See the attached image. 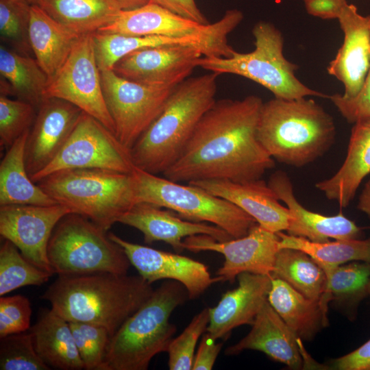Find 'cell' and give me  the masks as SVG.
<instances>
[{
	"label": "cell",
	"instance_id": "cell-14",
	"mask_svg": "<svg viewBox=\"0 0 370 370\" xmlns=\"http://www.w3.org/2000/svg\"><path fill=\"white\" fill-rule=\"evenodd\" d=\"M280 237L256 223L243 237L219 241L206 234L183 241L184 249L192 252L210 251L223 255L225 261L216 274L221 281L232 282L243 272L271 275L279 248Z\"/></svg>",
	"mask_w": 370,
	"mask_h": 370
},
{
	"label": "cell",
	"instance_id": "cell-28",
	"mask_svg": "<svg viewBox=\"0 0 370 370\" xmlns=\"http://www.w3.org/2000/svg\"><path fill=\"white\" fill-rule=\"evenodd\" d=\"M92 35L95 58L100 71L112 69L119 60L133 51L162 45H193L199 47L204 56L221 57L224 55L223 51L217 46L197 38L132 36L101 32Z\"/></svg>",
	"mask_w": 370,
	"mask_h": 370
},
{
	"label": "cell",
	"instance_id": "cell-30",
	"mask_svg": "<svg viewBox=\"0 0 370 370\" xmlns=\"http://www.w3.org/2000/svg\"><path fill=\"white\" fill-rule=\"evenodd\" d=\"M29 130L10 147L0 163V206L58 204L30 178L25 167L24 151Z\"/></svg>",
	"mask_w": 370,
	"mask_h": 370
},
{
	"label": "cell",
	"instance_id": "cell-48",
	"mask_svg": "<svg viewBox=\"0 0 370 370\" xmlns=\"http://www.w3.org/2000/svg\"><path fill=\"white\" fill-rule=\"evenodd\" d=\"M356 208L370 217V179L365 184L358 197Z\"/></svg>",
	"mask_w": 370,
	"mask_h": 370
},
{
	"label": "cell",
	"instance_id": "cell-27",
	"mask_svg": "<svg viewBox=\"0 0 370 370\" xmlns=\"http://www.w3.org/2000/svg\"><path fill=\"white\" fill-rule=\"evenodd\" d=\"M29 332L38 354L49 367L84 369L69 323L51 308L42 313Z\"/></svg>",
	"mask_w": 370,
	"mask_h": 370
},
{
	"label": "cell",
	"instance_id": "cell-13",
	"mask_svg": "<svg viewBox=\"0 0 370 370\" xmlns=\"http://www.w3.org/2000/svg\"><path fill=\"white\" fill-rule=\"evenodd\" d=\"M92 34L78 38L64 65L49 80L45 98L56 97L73 104L115 134L102 90Z\"/></svg>",
	"mask_w": 370,
	"mask_h": 370
},
{
	"label": "cell",
	"instance_id": "cell-45",
	"mask_svg": "<svg viewBox=\"0 0 370 370\" xmlns=\"http://www.w3.org/2000/svg\"><path fill=\"white\" fill-rule=\"evenodd\" d=\"M223 347L222 343H216L206 332L203 334L197 353L195 355L192 369L210 370Z\"/></svg>",
	"mask_w": 370,
	"mask_h": 370
},
{
	"label": "cell",
	"instance_id": "cell-22",
	"mask_svg": "<svg viewBox=\"0 0 370 370\" xmlns=\"http://www.w3.org/2000/svg\"><path fill=\"white\" fill-rule=\"evenodd\" d=\"M210 193L234 204L264 229L272 232L287 230L291 214L280 203L275 192L262 179L234 182L225 180H208L189 182Z\"/></svg>",
	"mask_w": 370,
	"mask_h": 370
},
{
	"label": "cell",
	"instance_id": "cell-19",
	"mask_svg": "<svg viewBox=\"0 0 370 370\" xmlns=\"http://www.w3.org/2000/svg\"><path fill=\"white\" fill-rule=\"evenodd\" d=\"M337 19L344 39L327 71L343 84L342 96L352 98L360 90L370 66V15L360 14L354 5L347 3Z\"/></svg>",
	"mask_w": 370,
	"mask_h": 370
},
{
	"label": "cell",
	"instance_id": "cell-12",
	"mask_svg": "<svg viewBox=\"0 0 370 370\" xmlns=\"http://www.w3.org/2000/svg\"><path fill=\"white\" fill-rule=\"evenodd\" d=\"M100 75L115 135L130 150L159 115L175 86L137 83L118 75L112 69L100 71Z\"/></svg>",
	"mask_w": 370,
	"mask_h": 370
},
{
	"label": "cell",
	"instance_id": "cell-40",
	"mask_svg": "<svg viewBox=\"0 0 370 370\" xmlns=\"http://www.w3.org/2000/svg\"><path fill=\"white\" fill-rule=\"evenodd\" d=\"M210 321L209 308L197 314L177 337L173 338L166 352L170 370H190L198 340L206 332Z\"/></svg>",
	"mask_w": 370,
	"mask_h": 370
},
{
	"label": "cell",
	"instance_id": "cell-11",
	"mask_svg": "<svg viewBox=\"0 0 370 370\" xmlns=\"http://www.w3.org/2000/svg\"><path fill=\"white\" fill-rule=\"evenodd\" d=\"M130 150L99 121L82 112L66 143L53 160L32 180L64 169H102L123 173L135 169Z\"/></svg>",
	"mask_w": 370,
	"mask_h": 370
},
{
	"label": "cell",
	"instance_id": "cell-34",
	"mask_svg": "<svg viewBox=\"0 0 370 370\" xmlns=\"http://www.w3.org/2000/svg\"><path fill=\"white\" fill-rule=\"evenodd\" d=\"M271 276L314 300H319L326 283L323 270L314 260L304 251L292 248L278 250Z\"/></svg>",
	"mask_w": 370,
	"mask_h": 370
},
{
	"label": "cell",
	"instance_id": "cell-41",
	"mask_svg": "<svg viewBox=\"0 0 370 370\" xmlns=\"http://www.w3.org/2000/svg\"><path fill=\"white\" fill-rule=\"evenodd\" d=\"M37 109L20 99L0 96V146L8 149L24 132L30 130Z\"/></svg>",
	"mask_w": 370,
	"mask_h": 370
},
{
	"label": "cell",
	"instance_id": "cell-3",
	"mask_svg": "<svg viewBox=\"0 0 370 370\" xmlns=\"http://www.w3.org/2000/svg\"><path fill=\"white\" fill-rule=\"evenodd\" d=\"M218 74L188 77L130 149L136 168L162 174L181 156L204 114L216 101Z\"/></svg>",
	"mask_w": 370,
	"mask_h": 370
},
{
	"label": "cell",
	"instance_id": "cell-2",
	"mask_svg": "<svg viewBox=\"0 0 370 370\" xmlns=\"http://www.w3.org/2000/svg\"><path fill=\"white\" fill-rule=\"evenodd\" d=\"M153 290L139 275H58L41 297L68 322L103 326L112 337Z\"/></svg>",
	"mask_w": 370,
	"mask_h": 370
},
{
	"label": "cell",
	"instance_id": "cell-15",
	"mask_svg": "<svg viewBox=\"0 0 370 370\" xmlns=\"http://www.w3.org/2000/svg\"><path fill=\"white\" fill-rule=\"evenodd\" d=\"M69 213L71 210L60 204L0 206V234L31 263L54 274L48 258V245L57 224Z\"/></svg>",
	"mask_w": 370,
	"mask_h": 370
},
{
	"label": "cell",
	"instance_id": "cell-32",
	"mask_svg": "<svg viewBox=\"0 0 370 370\" xmlns=\"http://www.w3.org/2000/svg\"><path fill=\"white\" fill-rule=\"evenodd\" d=\"M38 6L79 36L99 31L122 11L115 0H40Z\"/></svg>",
	"mask_w": 370,
	"mask_h": 370
},
{
	"label": "cell",
	"instance_id": "cell-26",
	"mask_svg": "<svg viewBox=\"0 0 370 370\" xmlns=\"http://www.w3.org/2000/svg\"><path fill=\"white\" fill-rule=\"evenodd\" d=\"M79 37L56 21L40 6L32 5L29 44L49 80L64 65Z\"/></svg>",
	"mask_w": 370,
	"mask_h": 370
},
{
	"label": "cell",
	"instance_id": "cell-9",
	"mask_svg": "<svg viewBox=\"0 0 370 370\" xmlns=\"http://www.w3.org/2000/svg\"><path fill=\"white\" fill-rule=\"evenodd\" d=\"M106 233L80 214L64 216L56 226L48 245V258L53 273L127 274L131 263L125 252Z\"/></svg>",
	"mask_w": 370,
	"mask_h": 370
},
{
	"label": "cell",
	"instance_id": "cell-51",
	"mask_svg": "<svg viewBox=\"0 0 370 370\" xmlns=\"http://www.w3.org/2000/svg\"><path fill=\"white\" fill-rule=\"evenodd\" d=\"M368 294H369V296L370 297V280H369V282L368 285Z\"/></svg>",
	"mask_w": 370,
	"mask_h": 370
},
{
	"label": "cell",
	"instance_id": "cell-43",
	"mask_svg": "<svg viewBox=\"0 0 370 370\" xmlns=\"http://www.w3.org/2000/svg\"><path fill=\"white\" fill-rule=\"evenodd\" d=\"M328 98L349 123L370 117V66L364 83L355 97L345 98L341 94H334Z\"/></svg>",
	"mask_w": 370,
	"mask_h": 370
},
{
	"label": "cell",
	"instance_id": "cell-4",
	"mask_svg": "<svg viewBox=\"0 0 370 370\" xmlns=\"http://www.w3.org/2000/svg\"><path fill=\"white\" fill-rule=\"evenodd\" d=\"M257 136L273 160L301 167L330 149L336 127L332 116L313 99L275 97L262 104Z\"/></svg>",
	"mask_w": 370,
	"mask_h": 370
},
{
	"label": "cell",
	"instance_id": "cell-20",
	"mask_svg": "<svg viewBox=\"0 0 370 370\" xmlns=\"http://www.w3.org/2000/svg\"><path fill=\"white\" fill-rule=\"evenodd\" d=\"M162 208L150 203L138 202L120 218L119 223L141 232L145 243L162 241L177 252L184 249L183 241L194 235L206 234L219 241L234 238L217 225L188 221Z\"/></svg>",
	"mask_w": 370,
	"mask_h": 370
},
{
	"label": "cell",
	"instance_id": "cell-44",
	"mask_svg": "<svg viewBox=\"0 0 370 370\" xmlns=\"http://www.w3.org/2000/svg\"><path fill=\"white\" fill-rule=\"evenodd\" d=\"M332 369L370 370V339L356 349L330 362Z\"/></svg>",
	"mask_w": 370,
	"mask_h": 370
},
{
	"label": "cell",
	"instance_id": "cell-35",
	"mask_svg": "<svg viewBox=\"0 0 370 370\" xmlns=\"http://www.w3.org/2000/svg\"><path fill=\"white\" fill-rule=\"evenodd\" d=\"M323 271L326 283L319 299L323 309L328 312V302L336 299L347 305L355 313L359 303L369 296L370 262L353 261Z\"/></svg>",
	"mask_w": 370,
	"mask_h": 370
},
{
	"label": "cell",
	"instance_id": "cell-5",
	"mask_svg": "<svg viewBox=\"0 0 370 370\" xmlns=\"http://www.w3.org/2000/svg\"><path fill=\"white\" fill-rule=\"evenodd\" d=\"M187 298L180 282L164 280L111 337L101 370H147L156 355L166 352L176 332L171 314Z\"/></svg>",
	"mask_w": 370,
	"mask_h": 370
},
{
	"label": "cell",
	"instance_id": "cell-49",
	"mask_svg": "<svg viewBox=\"0 0 370 370\" xmlns=\"http://www.w3.org/2000/svg\"><path fill=\"white\" fill-rule=\"evenodd\" d=\"M122 10H130L147 4L151 0H115Z\"/></svg>",
	"mask_w": 370,
	"mask_h": 370
},
{
	"label": "cell",
	"instance_id": "cell-38",
	"mask_svg": "<svg viewBox=\"0 0 370 370\" xmlns=\"http://www.w3.org/2000/svg\"><path fill=\"white\" fill-rule=\"evenodd\" d=\"M1 370H49L38 354L31 332H20L0 338Z\"/></svg>",
	"mask_w": 370,
	"mask_h": 370
},
{
	"label": "cell",
	"instance_id": "cell-37",
	"mask_svg": "<svg viewBox=\"0 0 370 370\" xmlns=\"http://www.w3.org/2000/svg\"><path fill=\"white\" fill-rule=\"evenodd\" d=\"M31 7L25 0H0L1 38L26 55L32 51L29 40Z\"/></svg>",
	"mask_w": 370,
	"mask_h": 370
},
{
	"label": "cell",
	"instance_id": "cell-36",
	"mask_svg": "<svg viewBox=\"0 0 370 370\" xmlns=\"http://www.w3.org/2000/svg\"><path fill=\"white\" fill-rule=\"evenodd\" d=\"M53 273L27 260L19 249L5 240L0 247V296L26 286H40Z\"/></svg>",
	"mask_w": 370,
	"mask_h": 370
},
{
	"label": "cell",
	"instance_id": "cell-50",
	"mask_svg": "<svg viewBox=\"0 0 370 370\" xmlns=\"http://www.w3.org/2000/svg\"><path fill=\"white\" fill-rule=\"evenodd\" d=\"M27 3H29L30 5H38L40 0H25Z\"/></svg>",
	"mask_w": 370,
	"mask_h": 370
},
{
	"label": "cell",
	"instance_id": "cell-10",
	"mask_svg": "<svg viewBox=\"0 0 370 370\" xmlns=\"http://www.w3.org/2000/svg\"><path fill=\"white\" fill-rule=\"evenodd\" d=\"M243 18V14L240 10L232 9L227 10L218 21L201 24L149 1L136 9L122 10L113 22L98 32L132 36L158 35L197 38L217 46L229 58L236 51L228 44L227 36Z\"/></svg>",
	"mask_w": 370,
	"mask_h": 370
},
{
	"label": "cell",
	"instance_id": "cell-31",
	"mask_svg": "<svg viewBox=\"0 0 370 370\" xmlns=\"http://www.w3.org/2000/svg\"><path fill=\"white\" fill-rule=\"evenodd\" d=\"M0 74L5 84L1 95H14L38 110L45 99L49 79L36 58L1 45Z\"/></svg>",
	"mask_w": 370,
	"mask_h": 370
},
{
	"label": "cell",
	"instance_id": "cell-1",
	"mask_svg": "<svg viewBox=\"0 0 370 370\" xmlns=\"http://www.w3.org/2000/svg\"><path fill=\"white\" fill-rule=\"evenodd\" d=\"M263 103L257 95L216 101L163 177L180 183L208 180L242 183L261 179L275 166L257 136Z\"/></svg>",
	"mask_w": 370,
	"mask_h": 370
},
{
	"label": "cell",
	"instance_id": "cell-17",
	"mask_svg": "<svg viewBox=\"0 0 370 370\" xmlns=\"http://www.w3.org/2000/svg\"><path fill=\"white\" fill-rule=\"evenodd\" d=\"M108 236L123 249L139 275L150 284L160 280L177 281L186 288L188 298L194 299L211 285L221 281L219 276L212 277L208 267L201 262L133 243L114 233H109Z\"/></svg>",
	"mask_w": 370,
	"mask_h": 370
},
{
	"label": "cell",
	"instance_id": "cell-39",
	"mask_svg": "<svg viewBox=\"0 0 370 370\" xmlns=\"http://www.w3.org/2000/svg\"><path fill=\"white\" fill-rule=\"evenodd\" d=\"M84 369L101 370L111 335L101 325L69 322Z\"/></svg>",
	"mask_w": 370,
	"mask_h": 370
},
{
	"label": "cell",
	"instance_id": "cell-18",
	"mask_svg": "<svg viewBox=\"0 0 370 370\" xmlns=\"http://www.w3.org/2000/svg\"><path fill=\"white\" fill-rule=\"evenodd\" d=\"M82 113L79 108L64 100L56 97L44 99L25 145V164L31 180L56 158Z\"/></svg>",
	"mask_w": 370,
	"mask_h": 370
},
{
	"label": "cell",
	"instance_id": "cell-21",
	"mask_svg": "<svg viewBox=\"0 0 370 370\" xmlns=\"http://www.w3.org/2000/svg\"><path fill=\"white\" fill-rule=\"evenodd\" d=\"M267 184L289 210L288 234L314 242L328 241L330 238L358 239L360 236L362 229L341 212L325 216L304 208L295 197L291 180L285 172L276 171Z\"/></svg>",
	"mask_w": 370,
	"mask_h": 370
},
{
	"label": "cell",
	"instance_id": "cell-24",
	"mask_svg": "<svg viewBox=\"0 0 370 370\" xmlns=\"http://www.w3.org/2000/svg\"><path fill=\"white\" fill-rule=\"evenodd\" d=\"M250 332L237 343L227 347V356L246 349L262 352L273 360L295 369L303 367L300 338L279 316L268 300L251 325Z\"/></svg>",
	"mask_w": 370,
	"mask_h": 370
},
{
	"label": "cell",
	"instance_id": "cell-29",
	"mask_svg": "<svg viewBox=\"0 0 370 370\" xmlns=\"http://www.w3.org/2000/svg\"><path fill=\"white\" fill-rule=\"evenodd\" d=\"M268 301L299 338L311 340L328 324L319 300L307 298L279 278H271Z\"/></svg>",
	"mask_w": 370,
	"mask_h": 370
},
{
	"label": "cell",
	"instance_id": "cell-46",
	"mask_svg": "<svg viewBox=\"0 0 370 370\" xmlns=\"http://www.w3.org/2000/svg\"><path fill=\"white\" fill-rule=\"evenodd\" d=\"M151 1L183 17L201 24L209 23L195 0H151Z\"/></svg>",
	"mask_w": 370,
	"mask_h": 370
},
{
	"label": "cell",
	"instance_id": "cell-8",
	"mask_svg": "<svg viewBox=\"0 0 370 370\" xmlns=\"http://www.w3.org/2000/svg\"><path fill=\"white\" fill-rule=\"evenodd\" d=\"M132 175L136 203H150L184 219L217 225L234 238L246 236L257 223L234 204L196 185L182 184L138 168Z\"/></svg>",
	"mask_w": 370,
	"mask_h": 370
},
{
	"label": "cell",
	"instance_id": "cell-6",
	"mask_svg": "<svg viewBox=\"0 0 370 370\" xmlns=\"http://www.w3.org/2000/svg\"><path fill=\"white\" fill-rule=\"evenodd\" d=\"M58 204L108 231L135 204L132 173L102 169H72L52 173L36 183Z\"/></svg>",
	"mask_w": 370,
	"mask_h": 370
},
{
	"label": "cell",
	"instance_id": "cell-16",
	"mask_svg": "<svg viewBox=\"0 0 370 370\" xmlns=\"http://www.w3.org/2000/svg\"><path fill=\"white\" fill-rule=\"evenodd\" d=\"M204 56L198 47L162 45L133 51L113 66L118 75L137 83L174 87L187 79Z\"/></svg>",
	"mask_w": 370,
	"mask_h": 370
},
{
	"label": "cell",
	"instance_id": "cell-33",
	"mask_svg": "<svg viewBox=\"0 0 370 370\" xmlns=\"http://www.w3.org/2000/svg\"><path fill=\"white\" fill-rule=\"evenodd\" d=\"M277 234L280 237V249L292 248L302 251L323 270L352 261L370 262V238L314 242L282 232Z\"/></svg>",
	"mask_w": 370,
	"mask_h": 370
},
{
	"label": "cell",
	"instance_id": "cell-42",
	"mask_svg": "<svg viewBox=\"0 0 370 370\" xmlns=\"http://www.w3.org/2000/svg\"><path fill=\"white\" fill-rule=\"evenodd\" d=\"M31 316V303L25 296H1L0 338L29 330Z\"/></svg>",
	"mask_w": 370,
	"mask_h": 370
},
{
	"label": "cell",
	"instance_id": "cell-7",
	"mask_svg": "<svg viewBox=\"0 0 370 370\" xmlns=\"http://www.w3.org/2000/svg\"><path fill=\"white\" fill-rule=\"evenodd\" d=\"M252 33L255 49L249 53L235 51L231 57L202 56L197 66L220 74H234L249 79L271 91L275 98L295 99L308 96H329L311 89L295 76L297 66L283 55L284 39L274 25L257 23Z\"/></svg>",
	"mask_w": 370,
	"mask_h": 370
},
{
	"label": "cell",
	"instance_id": "cell-23",
	"mask_svg": "<svg viewBox=\"0 0 370 370\" xmlns=\"http://www.w3.org/2000/svg\"><path fill=\"white\" fill-rule=\"evenodd\" d=\"M238 286L227 291L218 304L209 308L210 321L206 329L214 340L227 336L242 325H252L268 300L271 276L243 272L238 276Z\"/></svg>",
	"mask_w": 370,
	"mask_h": 370
},
{
	"label": "cell",
	"instance_id": "cell-47",
	"mask_svg": "<svg viewBox=\"0 0 370 370\" xmlns=\"http://www.w3.org/2000/svg\"><path fill=\"white\" fill-rule=\"evenodd\" d=\"M307 12L321 19L338 18L347 0H304Z\"/></svg>",
	"mask_w": 370,
	"mask_h": 370
},
{
	"label": "cell",
	"instance_id": "cell-25",
	"mask_svg": "<svg viewBox=\"0 0 370 370\" xmlns=\"http://www.w3.org/2000/svg\"><path fill=\"white\" fill-rule=\"evenodd\" d=\"M370 174V117L354 123L346 157L331 177L315 184L327 199L347 208L366 176Z\"/></svg>",
	"mask_w": 370,
	"mask_h": 370
}]
</instances>
